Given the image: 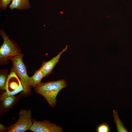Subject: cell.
Masks as SVG:
<instances>
[{
  "label": "cell",
  "instance_id": "cell-13",
  "mask_svg": "<svg viewBox=\"0 0 132 132\" xmlns=\"http://www.w3.org/2000/svg\"><path fill=\"white\" fill-rule=\"evenodd\" d=\"M7 77L5 74H0V88L1 90L5 89V85Z\"/></svg>",
  "mask_w": 132,
  "mask_h": 132
},
{
  "label": "cell",
  "instance_id": "cell-11",
  "mask_svg": "<svg viewBox=\"0 0 132 132\" xmlns=\"http://www.w3.org/2000/svg\"><path fill=\"white\" fill-rule=\"evenodd\" d=\"M15 99L14 95H9L6 92L3 93L1 97L0 100L2 101V104L5 108L10 107L13 103Z\"/></svg>",
  "mask_w": 132,
  "mask_h": 132
},
{
  "label": "cell",
  "instance_id": "cell-6",
  "mask_svg": "<svg viewBox=\"0 0 132 132\" xmlns=\"http://www.w3.org/2000/svg\"><path fill=\"white\" fill-rule=\"evenodd\" d=\"M30 130L34 132H63L61 127L48 121H33Z\"/></svg>",
  "mask_w": 132,
  "mask_h": 132
},
{
  "label": "cell",
  "instance_id": "cell-1",
  "mask_svg": "<svg viewBox=\"0 0 132 132\" xmlns=\"http://www.w3.org/2000/svg\"><path fill=\"white\" fill-rule=\"evenodd\" d=\"M67 85L64 79L46 83L41 82L35 87V90L43 96L49 105L53 107L56 103L57 95L61 89L66 87Z\"/></svg>",
  "mask_w": 132,
  "mask_h": 132
},
{
  "label": "cell",
  "instance_id": "cell-8",
  "mask_svg": "<svg viewBox=\"0 0 132 132\" xmlns=\"http://www.w3.org/2000/svg\"><path fill=\"white\" fill-rule=\"evenodd\" d=\"M30 7L29 0H12L9 8L12 10L14 9L20 10L27 9Z\"/></svg>",
  "mask_w": 132,
  "mask_h": 132
},
{
  "label": "cell",
  "instance_id": "cell-15",
  "mask_svg": "<svg viewBox=\"0 0 132 132\" xmlns=\"http://www.w3.org/2000/svg\"><path fill=\"white\" fill-rule=\"evenodd\" d=\"M5 129V127L3 125L0 124V131H2L3 130Z\"/></svg>",
  "mask_w": 132,
  "mask_h": 132
},
{
  "label": "cell",
  "instance_id": "cell-5",
  "mask_svg": "<svg viewBox=\"0 0 132 132\" xmlns=\"http://www.w3.org/2000/svg\"><path fill=\"white\" fill-rule=\"evenodd\" d=\"M5 90L9 95H14L23 90V87L20 79L13 71H11L7 77Z\"/></svg>",
  "mask_w": 132,
  "mask_h": 132
},
{
  "label": "cell",
  "instance_id": "cell-10",
  "mask_svg": "<svg viewBox=\"0 0 132 132\" xmlns=\"http://www.w3.org/2000/svg\"><path fill=\"white\" fill-rule=\"evenodd\" d=\"M114 121L116 124L117 132H128L126 128L119 118L117 111L116 109L113 110Z\"/></svg>",
  "mask_w": 132,
  "mask_h": 132
},
{
  "label": "cell",
  "instance_id": "cell-3",
  "mask_svg": "<svg viewBox=\"0 0 132 132\" xmlns=\"http://www.w3.org/2000/svg\"><path fill=\"white\" fill-rule=\"evenodd\" d=\"M0 33L3 39L0 48V63L2 64L21 54L16 44L9 39L3 30H0Z\"/></svg>",
  "mask_w": 132,
  "mask_h": 132
},
{
  "label": "cell",
  "instance_id": "cell-7",
  "mask_svg": "<svg viewBox=\"0 0 132 132\" xmlns=\"http://www.w3.org/2000/svg\"><path fill=\"white\" fill-rule=\"evenodd\" d=\"M67 45H66L61 52L50 60L43 63L39 69L42 70L44 77L47 76L51 73L57 63L59 61L61 55L67 49Z\"/></svg>",
  "mask_w": 132,
  "mask_h": 132
},
{
  "label": "cell",
  "instance_id": "cell-14",
  "mask_svg": "<svg viewBox=\"0 0 132 132\" xmlns=\"http://www.w3.org/2000/svg\"><path fill=\"white\" fill-rule=\"evenodd\" d=\"M11 0H0V7L3 9L7 8L8 5L10 3Z\"/></svg>",
  "mask_w": 132,
  "mask_h": 132
},
{
  "label": "cell",
  "instance_id": "cell-2",
  "mask_svg": "<svg viewBox=\"0 0 132 132\" xmlns=\"http://www.w3.org/2000/svg\"><path fill=\"white\" fill-rule=\"evenodd\" d=\"M23 56V54H21L10 59L12 62L11 71L14 72L20 79L23 89L22 93L26 94L30 92L31 87L29 83L30 77L22 60Z\"/></svg>",
  "mask_w": 132,
  "mask_h": 132
},
{
  "label": "cell",
  "instance_id": "cell-9",
  "mask_svg": "<svg viewBox=\"0 0 132 132\" xmlns=\"http://www.w3.org/2000/svg\"><path fill=\"white\" fill-rule=\"evenodd\" d=\"M44 77L43 73L40 69H39L36 71L33 75L29 77V83L30 87H35L41 82Z\"/></svg>",
  "mask_w": 132,
  "mask_h": 132
},
{
  "label": "cell",
  "instance_id": "cell-4",
  "mask_svg": "<svg viewBox=\"0 0 132 132\" xmlns=\"http://www.w3.org/2000/svg\"><path fill=\"white\" fill-rule=\"evenodd\" d=\"M33 122L32 121L31 110H21L17 121L8 127V132H24L30 130Z\"/></svg>",
  "mask_w": 132,
  "mask_h": 132
},
{
  "label": "cell",
  "instance_id": "cell-12",
  "mask_svg": "<svg viewBox=\"0 0 132 132\" xmlns=\"http://www.w3.org/2000/svg\"><path fill=\"white\" fill-rule=\"evenodd\" d=\"M96 131L98 132H109L110 131V129L107 123H103L97 126Z\"/></svg>",
  "mask_w": 132,
  "mask_h": 132
}]
</instances>
